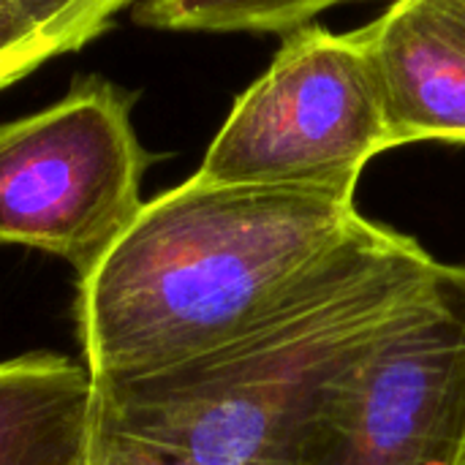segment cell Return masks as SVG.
<instances>
[{"label":"cell","mask_w":465,"mask_h":465,"mask_svg":"<svg viewBox=\"0 0 465 465\" xmlns=\"http://www.w3.org/2000/svg\"><path fill=\"white\" fill-rule=\"evenodd\" d=\"M147 163L131 98L106 79H76L57 104L0 125V245L84 275L139 215Z\"/></svg>","instance_id":"277c9868"},{"label":"cell","mask_w":465,"mask_h":465,"mask_svg":"<svg viewBox=\"0 0 465 465\" xmlns=\"http://www.w3.org/2000/svg\"><path fill=\"white\" fill-rule=\"evenodd\" d=\"M360 0H142L136 19L185 33H292L319 14Z\"/></svg>","instance_id":"ba28073f"},{"label":"cell","mask_w":465,"mask_h":465,"mask_svg":"<svg viewBox=\"0 0 465 465\" xmlns=\"http://www.w3.org/2000/svg\"><path fill=\"white\" fill-rule=\"evenodd\" d=\"M360 215L357 193L185 180L144 202L76 278L79 362L98 384L218 349L281 302Z\"/></svg>","instance_id":"7a4b0ae2"},{"label":"cell","mask_w":465,"mask_h":465,"mask_svg":"<svg viewBox=\"0 0 465 465\" xmlns=\"http://www.w3.org/2000/svg\"><path fill=\"white\" fill-rule=\"evenodd\" d=\"M395 150L381 90L354 33L302 25L234 101L193 177L215 185L357 193L365 166Z\"/></svg>","instance_id":"3957f363"},{"label":"cell","mask_w":465,"mask_h":465,"mask_svg":"<svg viewBox=\"0 0 465 465\" xmlns=\"http://www.w3.org/2000/svg\"><path fill=\"white\" fill-rule=\"evenodd\" d=\"M444 262L365 215L237 338L95 384V430L196 465H275L428 297Z\"/></svg>","instance_id":"6da1fadb"},{"label":"cell","mask_w":465,"mask_h":465,"mask_svg":"<svg viewBox=\"0 0 465 465\" xmlns=\"http://www.w3.org/2000/svg\"><path fill=\"white\" fill-rule=\"evenodd\" d=\"M87 465H196L172 455H163L158 450L134 444L128 439H117V436H106L95 430L93 439V450Z\"/></svg>","instance_id":"8fae6325"},{"label":"cell","mask_w":465,"mask_h":465,"mask_svg":"<svg viewBox=\"0 0 465 465\" xmlns=\"http://www.w3.org/2000/svg\"><path fill=\"white\" fill-rule=\"evenodd\" d=\"M357 35L395 147L465 142V0H392Z\"/></svg>","instance_id":"8992f818"},{"label":"cell","mask_w":465,"mask_h":465,"mask_svg":"<svg viewBox=\"0 0 465 465\" xmlns=\"http://www.w3.org/2000/svg\"><path fill=\"white\" fill-rule=\"evenodd\" d=\"M95 384L82 362L25 354L0 362V465H87Z\"/></svg>","instance_id":"52a82bcc"},{"label":"cell","mask_w":465,"mask_h":465,"mask_svg":"<svg viewBox=\"0 0 465 465\" xmlns=\"http://www.w3.org/2000/svg\"><path fill=\"white\" fill-rule=\"evenodd\" d=\"M275 465H465V264H444Z\"/></svg>","instance_id":"5b68a950"},{"label":"cell","mask_w":465,"mask_h":465,"mask_svg":"<svg viewBox=\"0 0 465 465\" xmlns=\"http://www.w3.org/2000/svg\"><path fill=\"white\" fill-rule=\"evenodd\" d=\"M63 52L71 46L49 0H0V87Z\"/></svg>","instance_id":"9c48e42d"},{"label":"cell","mask_w":465,"mask_h":465,"mask_svg":"<svg viewBox=\"0 0 465 465\" xmlns=\"http://www.w3.org/2000/svg\"><path fill=\"white\" fill-rule=\"evenodd\" d=\"M49 3L57 8L63 33L74 52V49H82L84 44H90L93 38H98L109 27L112 16L117 11H123L131 3H142V0H49Z\"/></svg>","instance_id":"30bf717a"}]
</instances>
